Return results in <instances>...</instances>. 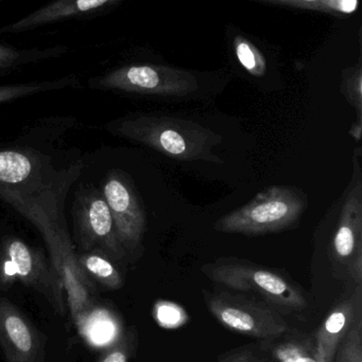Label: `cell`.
<instances>
[{"mask_svg":"<svg viewBox=\"0 0 362 362\" xmlns=\"http://www.w3.org/2000/svg\"><path fill=\"white\" fill-rule=\"evenodd\" d=\"M78 165L57 172L44 157L27 150L0 151V199L27 217L42 233L50 261L63 283L86 279L66 229L64 195L79 176Z\"/></svg>","mask_w":362,"mask_h":362,"instance_id":"1","label":"cell"},{"mask_svg":"<svg viewBox=\"0 0 362 362\" xmlns=\"http://www.w3.org/2000/svg\"><path fill=\"white\" fill-rule=\"evenodd\" d=\"M111 133L144 144L171 158L222 163L213 153L222 138L193 121L174 117L132 115L108 125Z\"/></svg>","mask_w":362,"mask_h":362,"instance_id":"2","label":"cell"},{"mask_svg":"<svg viewBox=\"0 0 362 362\" xmlns=\"http://www.w3.org/2000/svg\"><path fill=\"white\" fill-rule=\"evenodd\" d=\"M201 272L216 284L232 291L255 293L281 314H303L308 302L301 287L286 274L248 261L221 259L202 267Z\"/></svg>","mask_w":362,"mask_h":362,"instance_id":"3","label":"cell"},{"mask_svg":"<svg viewBox=\"0 0 362 362\" xmlns=\"http://www.w3.org/2000/svg\"><path fill=\"white\" fill-rule=\"evenodd\" d=\"M307 206V198L297 187L274 185L259 192L242 208L221 217L215 229L223 233L265 235L295 225Z\"/></svg>","mask_w":362,"mask_h":362,"instance_id":"4","label":"cell"},{"mask_svg":"<svg viewBox=\"0 0 362 362\" xmlns=\"http://www.w3.org/2000/svg\"><path fill=\"white\" fill-rule=\"evenodd\" d=\"M204 303L219 325L256 341L273 339L293 327L263 299L227 291H203Z\"/></svg>","mask_w":362,"mask_h":362,"instance_id":"5","label":"cell"},{"mask_svg":"<svg viewBox=\"0 0 362 362\" xmlns=\"http://www.w3.org/2000/svg\"><path fill=\"white\" fill-rule=\"evenodd\" d=\"M18 280L38 291L61 315L66 310L61 278L40 248L16 238H8L0 248V288Z\"/></svg>","mask_w":362,"mask_h":362,"instance_id":"6","label":"cell"},{"mask_svg":"<svg viewBox=\"0 0 362 362\" xmlns=\"http://www.w3.org/2000/svg\"><path fill=\"white\" fill-rule=\"evenodd\" d=\"M74 240L85 251H101L115 264L128 259L119 240L112 213L101 191L83 189L77 193L72 208Z\"/></svg>","mask_w":362,"mask_h":362,"instance_id":"7","label":"cell"},{"mask_svg":"<svg viewBox=\"0 0 362 362\" xmlns=\"http://www.w3.org/2000/svg\"><path fill=\"white\" fill-rule=\"evenodd\" d=\"M349 189L332 242L331 255L336 274L356 286L362 285V182L357 157Z\"/></svg>","mask_w":362,"mask_h":362,"instance_id":"8","label":"cell"},{"mask_svg":"<svg viewBox=\"0 0 362 362\" xmlns=\"http://www.w3.org/2000/svg\"><path fill=\"white\" fill-rule=\"evenodd\" d=\"M102 194L114 219L119 240L128 257L135 255L144 240L146 214L131 182L120 173L112 172L102 185Z\"/></svg>","mask_w":362,"mask_h":362,"instance_id":"9","label":"cell"},{"mask_svg":"<svg viewBox=\"0 0 362 362\" xmlns=\"http://www.w3.org/2000/svg\"><path fill=\"white\" fill-rule=\"evenodd\" d=\"M89 86L102 90L185 95L193 90L196 85L185 76L163 74L150 66H130L94 76L89 80Z\"/></svg>","mask_w":362,"mask_h":362,"instance_id":"10","label":"cell"},{"mask_svg":"<svg viewBox=\"0 0 362 362\" xmlns=\"http://www.w3.org/2000/svg\"><path fill=\"white\" fill-rule=\"evenodd\" d=\"M0 346L6 362H44L42 337L6 298H0Z\"/></svg>","mask_w":362,"mask_h":362,"instance_id":"11","label":"cell"},{"mask_svg":"<svg viewBox=\"0 0 362 362\" xmlns=\"http://www.w3.org/2000/svg\"><path fill=\"white\" fill-rule=\"evenodd\" d=\"M118 0H50L16 21L1 25L0 33L21 34L74 19L95 18Z\"/></svg>","mask_w":362,"mask_h":362,"instance_id":"12","label":"cell"},{"mask_svg":"<svg viewBox=\"0 0 362 362\" xmlns=\"http://www.w3.org/2000/svg\"><path fill=\"white\" fill-rule=\"evenodd\" d=\"M361 317L362 285H356L332 308L312 333L322 362L333 361L340 342Z\"/></svg>","mask_w":362,"mask_h":362,"instance_id":"13","label":"cell"},{"mask_svg":"<svg viewBox=\"0 0 362 362\" xmlns=\"http://www.w3.org/2000/svg\"><path fill=\"white\" fill-rule=\"evenodd\" d=\"M256 342L268 362H322L312 334L293 329L273 339Z\"/></svg>","mask_w":362,"mask_h":362,"instance_id":"14","label":"cell"},{"mask_svg":"<svg viewBox=\"0 0 362 362\" xmlns=\"http://www.w3.org/2000/svg\"><path fill=\"white\" fill-rule=\"evenodd\" d=\"M77 262L91 282L98 283L108 291H118L123 286V274L116 264L101 251H85L77 255Z\"/></svg>","mask_w":362,"mask_h":362,"instance_id":"15","label":"cell"},{"mask_svg":"<svg viewBox=\"0 0 362 362\" xmlns=\"http://www.w3.org/2000/svg\"><path fill=\"white\" fill-rule=\"evenodd\" d=\"M68 51L69 49L66 46L21 49L6 42H0V76L14 71L30 64L57 59L66 54Z\"/></svg>","mask_w":362,"mask_h":362,"instance_id":"16","label":"cell"},{"mask_svg":"<svg viewBox=\"0 0 362 362\" xmlns=\"http://www.w3.org/2000/svg\"><path fill=\"white\" fill-rule=\"evenodd\" d=\"M80 86L79 78L74 76H64L52 81L21 83V84L0 85V104L29 97L46 91L59 90L68 87Z\"/></svg>","mask_w":362,"mask_h":362,"instance_id":"17","label":"cell"},{"mask_svg":"<svg viewBox=\"0 0 362 362\" xmlns=\"http://www.w3.org/2000/svg\"><path fill=\"white\" fill-rule=\"evenodd\" d=\"M138 349V332L130 327L121 332L108 346L97 362H129Z\"/></svg>","mask_w":362,"mask_h":362,"instance_id":"18","label":"cell"},{"mask_svg":"<svg viewBox=\"0 0 362 362\" xmlns=\"http://www.w3.org/2000/svg\"><path fill=\"white\" fill-rule=\"evenodd\" d=\"M332 362H362V317L344 336Z\"/></svg>","mask_w":362,"mask_h":362,"instance_id":"19","label":"cell"},{"mask_svg":"<svg viewBox=\"0 0 362 362\" xmlns=\"http://www.w3.org/2000/svg\"><path fill=\"white\" fill-rule=\"evenodd\" d=\"M263 355V354H261ZM216 362H268L265 357L259 358L256 349L252 344L232 349L218 357Z\"/></svg>","mask_w":362,"mask_h":362,"instance_id":"20","label":"cell"},{"mask_svg":"<svg viewBox=\"0 0 362 362\" xmlns=\"http://www.w3.org/2000/svg\"><path fill=\"white\" fill-rule=\"evenodd\" d=\"M237 55L240 63L244 65L246 69H248L249 71H254V70H256V59H255L254 53H253V51L251 50L248 45L244 44V42L238 45Z\"/></svg>","mask_w":362,"mask_h":362,"instance_id":"21","label":"cell"},{"mask_svg":"<svg viewBox=\"0 0 362 362\" xmlns=\"http://www.w3.org/2000/svg\"><path fill=\"white\" fill-rule=\"evenodd\" d=\"M357 0H339L336 4V8L344 11V12L351 13L356 10Z\"/></svg>","mask_w":362,"mask_h":362,"instance_id":"22","label":"cell"},{"mask_svg":"<svg viewBox=\"0 0 362 362\" xmlns=\"http://www.w3.org/2000/svg\"><path fill=\"white\" fill-rule=\"evenodd\" d=\"M362 133V119L357 118V120L353 123L350 129V135L357 141L361 139Z\"/></svg>","mask_w":362,"mask_h":362,"instance_id":"23","label":"cell"},{"mask_svg":"<svg viewBox=\"0 0 362 362\" xmlns=\"http://www.w3.org/2000/svg\"><path fill=\"white\" fill-rule=\"evenodd\" d=\"M305 1H315V0H305Z\"/></svg>","mask_w":362,"mask_h":362,"instance_id":"24","label":"cell"},{"mask_svg":"<svg viewBox=\"0 0 362 362\" xmlns=\"http://www.w3.org/2000/svg\"><path fill=\"white\" fill-rule=\"evenodd\" d=\"M4 1V0H0V2Z\"/></svg>","mask_w":362,"mask_h":362,"instance_id":"25","label":"cell"}]
</instances>
